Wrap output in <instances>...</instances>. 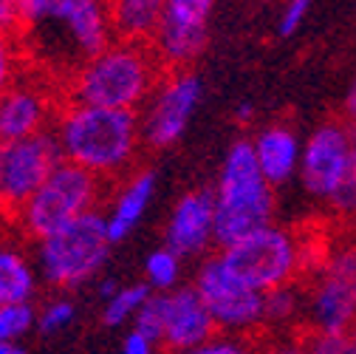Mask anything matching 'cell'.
<instances>
[{"instance_id": "obj_1", "label": "cell", "mask_w": 356, "mask_h": 354, "mask_svg": "<svg viewBox=\"0 0 356 354\" xmlns=\"http://www.w3.org/2000/svg\"><path fill=\"white\" fill-rule=\"evenodd\" d=\"M17 9L23 60L60 88L113 43L105 0H17Z\"/></svg>"}, {"instance_id": "obj_2", "label": "cell", "mask_w": 356, "mask_h": 354, "mask_svg": "<svg viewBox=\"0 0 356 354\" xmlns=\"http://www.w3.org/2000/svg\"><path fill=\"white\" fill-rule=\"evenodd\" d=\"M51 134L60 145L63 162L94 173L105 185H119L139 162L142 128L139 111H116L65 102L57 111Z\"/></svg>"}, {"instance_id": "obj_3", "label": "cell", "mask_w": 356, "mask_h": 354, "mask_svg": "<svg viewBox=\"0 0 356 354\" xmlns=\"http://www.w3.org/2000/svg\"><path fill=\"white\" fill-rule=\"evenodd\" d=\"M164 68L153 52V46L113 40L105 52L88 60L79 71H74L63 82V100L94 105V108H116V111H139L153 88L159 85Z\"/></svg>"}, {"instance_id": "obj_4", "label": "cell", "mask_w": 356, "mask_h": 354, "mask_svg": "<svg viewBox=\"0 0 356 354\" xmlns=\"http://www.w3.org/2000/svg\"><path fill=\"white\" fill-rule=\"evenodd\" d=\"M275 187L257 167L249 139H238L220 167L215 190V244L224 249L249 233L272 224Z\"/></svg>"}, {"instance_id": "obj_5", "label": "cell", "mask_w": 356, "mask_h": 354, "mask_svg": "<svg viewBox=\"0 0 356 354\" xmlns=\"http://www.w3.org/2000/svg\"><path fill=\"white\" fill-rule=\"evenodd\" d=\"M105 182L97 179L71 162H60L42 187L26 201V207L12 221L15 230L34 244L54 236L57 230L74 224L76 218L102 210L105 201Z\"/></svg>"}, {"instance_id": "obj_6", "label": "cell", "mask_w": 356, "mask_h": 354, "mask_svg": "<svg viewBox=\"0 0 356 354\" xmlns=\"http://www.w3.org/2000/svg\"><path fill=\"white\" fill-rule=\"evenodd\" d=\"M111 252L102 210L76 218L74 224L34 244V267L51 289H76L99 275Z\"/></svg>"}, {"instance_id": "obj_7", "label": "cell", "mask_w": 356, "mask_h": 354, "mask_svg": "<svg viewBox=\"0 0 356 354\" xmlns=\"http://www.w3.org/2000/svg\"><path fill=\"white\" fill-rule=\"evenodd\" d=\"M220 261L252 289L269 295L275 289L300 284L302 278V241L297 230L266 224L246 238L220 249Z\"/></svg>"}, {"instance_id": "obj_8", "label": "cell", "mask_w": 356, "mask_h": 354, "mask_svg": "<svg viewBox=\"0 0 356 354\" xmlns=\"http://www.w3.org/2000/svg\"><path fill=\"white\" fill-rule=\"evenodd\" d=\"M133 321V332L147 337L161 354H187L220 334L195 286L150 295Z\"/></svg>"}, {"instance_id": "obj_9", "label": "cell", "mask_w": 356, "mask_h": 354, "mask_svg": "<svg viewBox=\"0 0 356 354\" xmlns=\"http://www.w3.org/2000/svg\"><path fill=\"white\" fill-rule=\"evenodd\" d=\"M195 292L207 303L220 334L249 337L263 329L266 295L243 284L238 275H232L227 263L220 261V255L204 261L195 278Z\"/></svg>"}, {"instance_id": "obj_10", "label": "cell", "mask_w": 356, "mask_h": 354, "mask_svg": "<svg viewBox=\"0 0 356 354\" xmlns=\"http://www.w3.org/2000/svg\"><path fill=\"white\" fill-rule=\"evenodd\" d=\"M60 162L63 153L51 130L20 142H0V215L15 221Z\"/></svg>"}, {"instance_id": "obj_11", "label": "cell", "mask_w": 356, "mask_h": 354, "mask_svg": "<svg viewBox=\"0 0 356 354\" xmlns=\"http://www.w3.org/2000/svg\"><path fill=\"white\" fill-rule=\"evenodd\" d=\"M198 97H201V82L190 68L164 71L147 102L139 108L142 145L150 151L170 148L184 134L193 108L198 105Z\"/></svg>"}, {"instance_id": "obj_12", "label": "cell", "mask_w": 356, "mask_h": 354, "mask_svg": "<svg viewBox=\"0 0 356 354\" xmlns=\"http://www.w3.org/2000/svg\"><path fill=\"white\" fill-rule=\"evenodd\" d=\"M356 148V130L342 119H325L300 153V179L308 196L331 201Z\"/></svg>"}, {"instance_id": "obj_13", "label": "cell", "mask_w": 356, "mask_h": 354, "mask_svg": "<svg viewBox=\"0 0 356 354\" xmlns=\"http://www.w3.org/2000/svg\"><path fill=\"white\" fill-rule=\"evenodd\" d=\"M63 105L60 85L40 77L37 71L20 77L0 97V142H20L51 130Z\"/></svg>"}, {"instance_id": "obj_14", "label": "cell", "mask_w": 356, "mask_h": 354, "mask_svg": "<svg viewBox=\"0 0 356 354\" xmlns=\"http://www.w3.org/2000/svg\"><path fill=\"white\" fill-rule=\"evenodd\" d=\"M212 3L215 0H164L161 29L153 40L164 71H184L204 52Z\"/></svg>"}, {"instance_id": "obj_15", "label": "cell", "mask_w": 356, "mask_h": 354, "mask_svg": "<svg viewBox=\"0 0 356 354\" xmlns=\"http://www.w3.org/2000/svg\"><path fill=\"white\" fill-rule=\"evenodd\" d=\"M353 278L334 270H317L300 281L302 289V318L300 329L342 334L356 326V295Z\"/></svg>"}, {"instance_id": "obj_16", "label": "cell", "mask_w": 356, "mask_h": 354, "mask_svg": "<svg viewBox=\"0 0 356 354\" xmlns=\"http://www.w3.org/2000/svg\"><path fill=\"white\" fill-rule=\"evenodd\" d=\"M215 241V193L190 190L175 204L167 224V249L178 258L198 255Z\"/></svg>"}, {"instance_id": "obj_17", "label": "cell", "mask_w": 356, "mask_h": 354, "mask_svg": "<svg viewBox=\"0 0 356 354\" xmlns=\"http://www.w3.org/2000/svg\"><path fill=\"white\" fill-rule=\"evenodd\" d=\"M254 159L260 173L266 176V182L272 187L289 182L291 176L300 170V142L297 134L286 122H272L266 125L252 142Z\"/></svg>"}, {"instance_id": "obj_18", "label": "cell", "mask_w": 356, "mask_h": 354, "mask_svg": "<svg viewBox=\"0 0 356 354\" xmlns=\"http://www.w3.org/2000/svg\"><path fill=\"white\" fill-rule=\"evenodd\" d=\"M153 187H156V173L147 170V167L133 170L130 176H124V179L119 182V190H116L108 213H102L111 244L130 236V230L139 224V218L145 215V210L150 204Z\"/></svg>"}, {"instance_id": "obj_19", "label": "cell", "mask_w": 356, "mask_h": 354, "mask_svg": "<svg viewBox=\"0 0 356 354\" xmlns=\"http://www.w3.org/2000/svg\"><path fill=\"white\" fill-rule=\"evenodd\" d=\"M108 15L113 40L153 46L164 17V0H111Z\"/></svg>"}, {"instance_id": "obj_20", "label": "cell", "mask_w": 356, "mask_h": 354, "mask_svg": "<svg viewBox=\"0 0 356 354\" xmlns=\"http://www.w3.org/2000/svg\"><path fill=\"white\" fill-rule=\"evenodd\" d=\"M40 286V275L31 255L12 238L0 236V306L31 303Z\"/></svg>"}, {"instance_id": "obj_21", "label": "cell", "mask_w": 356, "mask_h": 354, "mask_svg": "<svg viewBox=\"0 0 356 354\" xmlns=\"http://www.w3.org/2000/svg\"><path fill=\"white\" fill-rule=\"evenodd\" d=\"M147 298H150V289H147L145 284L119 289L111 300H105L102 323H105V326H122L124 321H130V318H136V315H139V309L145 306Z\"/></svg>"}, {"instance_id": "obj_22", "label": "cell", "mask_w": 356, "mask_h": 354, "mask_svg": "<svg viewBox=\"0 0 356 354\" xmlns=\"http://www.w3.org/2000/svg\"><path fill=\"white\" fill-rule=\"evenodd\" d=\"M328 210H331V218L337 221L339 227L356 230V148H353L350 164H348V170L342 176L337 193L328 201Z\"/></svg>"}, {"instance_id": "obj_23", "label": "cell", "mask_w": 356, "mask_h": 354, "mask_svg": "<svg viewBox=\"0 0 356 354\" xmlns=\"http://www.w3.org/2000/svg\"><path fill=\"white\" fill-rule=\"evenodd\" d=\"M37 326V309L31 303H9L0 306V346L20 343Z\"/></svg>"}, {"instance_id": "obj_24", "label": "cell", "mask_w": 356, "mask_h": 354, "mask_svg": "<svg viewBox=\"0 0 356 354\" xmlns=\"http://www.w3.org/2000/svg\"><path fill=\"white\" fill-rule=\"evenodd\" d=\"M302 346L305 354H356V337L350 332L342 334H325V332H308V329H291Z\"/></svg>"}, {"instance_id": "obj_25", "label": "cell", "mask_w": 356, "mask_h": 354, "mask_svg": "<svg viewBox=\"0 0 356 354\" xmlns=\"http://www.w3.org/2000/svg\"><path fill=\"white\" fill-rule=\"evenodd\" d=\"M145 275H147V284L153 289H170L175 286L178 281V255L170 252L167 247L164 249H156L147 255V263H145Z\"/></svg>"}, {"instance_id": "obj_26", "label": "cell", "mask_w": 356, "mask_h": 354, "mask_svg": "<svg viewBox=\"0 0 356 354\" xmlns=\"http://www.w3.org/2000/svg\"><path fill=\"white\" fill-rule=\"evenodd\" d=\"M20 66H23V52L17 37L0 31V97L20 79Z\"/></svg>"}, {"instance_id": "obj_27", "label": "cell", "mask_w": 356, "mask_h": 354, "mask_svg": "<svg viewBox=\"0 0 356 354\" xmlns=\"http://www.w3.org/2000/svg\"><path fill=\"white\" fill-rule=\"evenodd\" d=\"M74 315H76V306H74L68 298L60 295V298L49 300V303L37 312V329H40L42 334H57V332H63L65 326H71Z\"/></svg>"}, {"instance_id": "obj_28", "label": "cell", "mask_w": 356, "mask_h": 354, "mask_svg": "<svg viewBox=\"0 0 356 354\" xmlns=\"http://www.w3.org/2000/svg\"><path fill=\"white\" fill-rule=\"evenodd\" d=\"M249 340L254 346V354H305V346L294 332L275 334L269 329H260L249 334Z\"/></svg>"}, {"instance_id": "obj_29", "label": "cell", "mask_w": 356, "mask_h": 354, "mask_svg": "<svg viewBox=\"0 0 356 354\" xmlns=\"http://www.w3.org/2000/svg\"><path fill=\"white\" fill-rule=\"evenodd\" d=\"M187 354H254V346L249 337H235V334H218L209 343L187 351Z\"/></svg>"}, {"instance_id": "obj_30", "label": "cell", "mask_w": 356, "mask_h": 354, "mask_svg": "<svg viewBox=\"0 0 356 354\" xmlns=\"http://www.w3.org/2000/svg\"><path fill=\"white\" fill-rule=\"evenodd\" d=\"M308 6H311V0H289L286 12H283V17H280V34H283V37H289V34L297 31V26L302 23Z\"/></svg>"}, {"instance_id": "obj_31", "label": "cell", "mask_w": 356, "mask_h": 354, "mask_svg": "<svg viewBox=\"0 0 356 354\" xmlns=\"http://www.w3.org/2000/svg\"><path fill=\"white\" fill-rule=\"evenodd\" d=\"M17 29H20V9H17V0H0V31L17 37Z\"/></svg>"}, {"instance_id": "obj_32", "label": "cell", "mask_w": 356, "mask_h": 354, "mask_svg": "<svg viewBox=\"0 0 356 354\" xmlns=\"http://www.w3.org/2000/svg\"><path fill=\"white\" fill-rule=\"evenodd\" d=\"M122 354H156V346H153L147 337H142L139 332H130V334L124 337Z\"/></svg>"}, {"instance_id": "obj_33", "label": "cell", "mask_w": 356, "mask_h": 354, "mask_svg": "<svg viewBox=\"0 0 356 354\" xmlns=\"http://www.w3.org/2000/svg\"><path fill=\"white\" fill-rule=\"evenodd\" d=\"M353 130H356V82L350 85V91H348V97H345V105H342V114H339Z\"/></svg>"}, {"instance_id": "obj_34", "label": "cell", "mask_w": 356, "mask_h": 354, "mask_svg": "<svg viewBox=\"0 0 356 354\" xmlns=\"http://www.w3.org/2000/svg\"><path fill=\"white\" fill-rule=\"evenodd\" d=\"M0 354H26V348L20 343H3L0 346Z\"/></svg>"}, {"instance_id": "obj_35", "label": "cell", "mask_w": 356, "mask_h": 354, "mask_svg": "<svg viewBox=\"0 0 356 354\" xmlns=\"http://www.w3.org/2000/svg\"><path fill=\"white\" fill-rule=\"evenodd\" d=\"M252 119V108L249 105H243V108H238V122L243 125V122H249Z\"/></svg>"}, {"instance_id": "obj_36", "label": "cell", "mask_w": 356, "mask_h": 354, "mask_svg": "<svg viewBox=\"0 0 356 354\" xmlns=\"http://www.w3.org/2000/svg\"><path fill=\"white\" fill-rule=\"evenodd\" d=\"M350 334H353V337H356V326H353V332H350Z\"/></svg>"}, {"instance_id": "obj_37", "label": "cell", "mask_w": 356, "mask_h": 354, "mask_svg": "<svg viewBox=\"0 0 356 354\" xmlns=\"http://www.w3.org/2000/svg\"><path fill=\"white\" fill-rule=\"evenodd\" d=\"M353 295H356V284H353Z\"/></svg>"}, {"instance_id": "obj_38", "label": "cell", "mask_w": 356, "mask_h": 354, "mask_svg": "<svg viewBox=\"0 0 356 354\" xmlns=\"http://www.w3.org/2000/svg\"><path fill=\"white\" fill-rule=\"evenodd\" d=\"M105 3H111V0H105Z\"/></svg>"}]
</instances>
